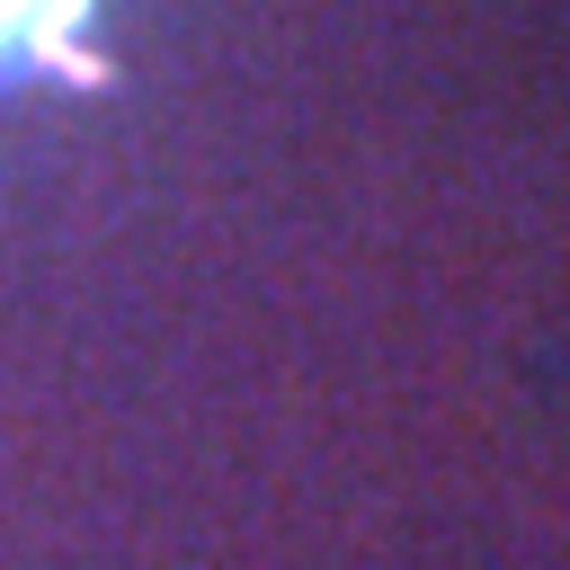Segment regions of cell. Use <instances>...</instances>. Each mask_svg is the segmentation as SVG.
I'll return each instance as SVG.
<instances>
[{"label":"cell","mask_w":570,"mask_h":570,"mask_svg":"<svg viewBox=\"0 0 570 570\" xmlns=\"http://www.w3.org/2000/svg\"><path fill=\"white\" fill-rule=\"evenodd\" d=\"M71 0H0V53H18V45H36V36H53V18H62Z\"/></svg>","instance_id":"obj_1"}]
</instances>
